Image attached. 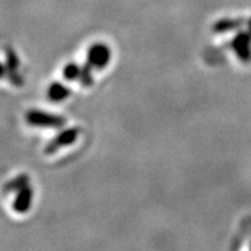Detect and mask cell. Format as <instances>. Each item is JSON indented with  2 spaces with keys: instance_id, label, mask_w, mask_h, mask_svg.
<instances>
[{
  "instance_id": "5",
  "label": "cell",
  "mask_w": 251,
  "mask_h": 251,
  "mask_svg": "<svg viewBox=\"0 0 251 251\" xmlns=\"http://www.w3.org/2000/svg\"><path fill=\"white\" fill-rule=\"evenodd\" d=\"M239 25L237 21H233V20H225V21H219L215 25V31H226V29H234V28Z\"/></svg>"
},
{
  "instance_id": "1",
  "label": "cell",
  "mask_w": 251,
  "mask_h": 251,
  "mask_svg": "<svg viewBox=\"0 0 251 251\" xmlns=\"http://www.w3.org/2000/svg\"><path fill=\"white\" fill-rule=\"evenodd\" d=\"M110 57H112V52H110L108 45L95 44V45L91 46L90 50H88L87 62H88V66L91 69L100 70V69L108 66V63L110 62Z\"/></svg>"
},
{
  "instance_id": "2",
  "label": "cell",
  "mask_w": 251,
  "mask_h": 251,
  "mask_svg": "<svg viewBox=\"0 0 251 251\" xmlns=\"http://www.w3.org/2000/svg\"><path fill=\"white\" fill-rule=\"evenodd\" d=\"M233 48L239 54V59L249 62L251 59V31L244 35H239V38L234 41Z\"/></svg>"
},
{
  "instance_id": "4",
  "label": "cell",
  "mask_w": 251,
  "mask_h": 251,
  "mask_svg": "<svg viewBox=\"0 0 251 251\" xmlns=\"http://www.w3.org/2000/svg\"><path fill=\"white\" fill-rule=\"evenodd\" d=\"M69 97V91L64 88L60 84H54L49 88V98L53 100H63V99Z\"/></svg>"
},
{
  "instance_id": "3",
  "label": "cell",
  "mask_w": 251,
  "mask_h": 251,
  "mask_svg": "<svg viewBox=\"0 0 251 251\" xmlns=\"http://www.w3.org/2000/svg\"><path fill=\"white\" fill-rule=\"evenodd\" d=\"M29 122L36 126H52V127L63 125V119H60V117L50 116V115H45V113H38V112L29 115Z\"/></svg>"
}]
</instances>
